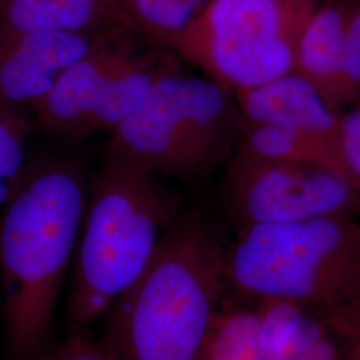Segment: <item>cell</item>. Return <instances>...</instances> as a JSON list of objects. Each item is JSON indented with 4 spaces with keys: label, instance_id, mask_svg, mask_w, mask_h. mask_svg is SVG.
Here are the masks:
<instances>
[{
    "label": "cell",
    "instance_id": "obj_1",
    "mask_svg": "<svg viewBox=\"0 0 360 360\" xmlns=\"http://www.w3.org/2000/svg\"><path fill=\"white\" fill-rule=\"evenodd\" d=\"M89 191L77 160L50 158L28 163L0 210V312L16 360L37 358L51 339Z\"/></svg>",
    "mask_w": 360,
    "mask_h": 360
},
{
    "label": "cell",
    "instance_id": "obj_2",
    "mask_svg": "<svg viewBox=\"0 0 360 360\" xmlns=\"http://www.w3.org/2000/svg\"><path fill=\"white\" fill-rule=\"evenodd\" d=\"M224 245L208 220L180 215L105 315L102 339L119 359L199 360L226 299Z\"/></svg>",
    "mask_w": 360,
    "mask_h": 360
},
{
    "label": "cell",
    "instance_id": "obj_3",
    "mask_svg": "<svg viewBox=\"0 0 360 360\" xmlns=\"http://www.w3.org/2000/svg\"><path fill=\"white\" fill-rule=\"evenodd\" d=\"M181 215L176 195L158 175L107 153L90 181L89 199L68 278V335L87 330L135 283L169 227Z\"/></svg>",
    "mask_w": 360,
    "mask_h": 360
},
{
    "label": "cell",
    "instance_id": "obj_4",
    "mask_svg": "<svg viewBox=\"0 0 360 360\" xmlns=\"http://www.w3.org/2000/svg\"><path fill=\"white\" fill-rule=\"evenodd\" d=\"M226 297L343 314L360 299V226L352 215L239 229L224 245Z\"/></svg>",
    "mask_w": 360,
    "mask_h": 360
},
{
    "label": "cell",
    "instance_id": "obj_5",
    "mask_svg": "<svg viewBox=\"0 0 360 360\" xmlns=\"http://www.w3.org/2000/svg\"><path fill=\"white\" fill-rule=\"evenodd\" d=\"M243 124L231 91L208 77L176 70L162 77L142 107L111 131L107 153L158 176L187 179L214 166Z\"/></svg>",
    "mask_w": 360,
    "mask_h": 360
},
{
    "label": "cell",
    "instance_id": "obj_6",
    "mask_svg": "<svg viewBox=\"0 0 360 360\" xmlns=\"http://www.w3.org/2000/svg\"><path fill=\"white\" fill-rule=\"evenodd\" d=\"M314 0H211L168 46L227 90L255 89L294 71Z\"/></svg>",
    "mask_w": 360,
    "mask_h": 360
},
{
    "label": "cell",
    "instance_id": "obj_7",
    "mask_svg": "<svg viewBox=\"0 0 360 360\" xmlns=\"http://www.w3.org/2000/svg\"><path fill=\"white\" fill-rule=\"evenodd\" d=\"M226 196L239 229L352 215L360 205L351 183L334 169L240 155L232 163Z\"/></svg>",
    "mask_w": 360,
    "mask_h": 360
},
{
    "label": "cell",
    "instance_id": "obj_8",
    "mask_svg": "<svg viewBox=\"0 0 360 360\" xmlns=\"http://www.w3.org/2000/svg\"><path fill=\"white\" fill-rule=\"evenodd\" d=\"M135 32L119 30L70 65L31 114L44 129L59 138L83 139L89 126L115 86L143 50Z\"/></svg>",
    "mask_w": 360,
    "mask_h": 360
},
{
    "label": "cell",
    "instance_id": "obj_9",
    "mask_svg": "<svg viewBox=\"0 0 360 360\" xmlns=\"http://www.w3.org/2000/svg\"><path fill=\"white\" fill-rule=\"evenodd\" d=\"M119 30L126 28L53 34L0 27V105L30 111L70 65Z\"/></svg>",
    "mask_w": 360,
    "mask_h": 360
},
{
    "label": "cell",
    "instance_id": "obj_10",
    "mask_svg": "<svg viewBox=\"0 0 360 360\" xmlns=\"http://www.w3.org/2000/svg\"><path fill=\"white\" fill-rule=\"evenodd\" d=\"M235 98L245 123L294 129L322 146L342 165L339 112L295 71L255 89L235 92Z\"/></svg>",
    "mask_w": 360,
    "mask_h": 360
},
{
    "label": "cell",
    "instance_id": "obj_11",
    "mask_svg": "<svg viewBox=\"0 0 360 360\" xmlns=\"http://www.w3.org/2000/svg\"><path fill=\"white\" fill-rule=\"evenodd\" d=\"M257 309L263 360H349V333L342 315L282 302Z\"/></svg>",
    "mask_w": 360,
    "mask_h": 360
},
{
    "label": "cell",
    "instance_id": "obj_12",
    "mask_svg": "<svg viewBox=\"0 0 360 360\" xmlns=\"http://www.w3.org/2000/svg\"><path fill=\"white\" fill-rule=\"evenodd\" d=\"M0 27L53 34L132 31L123 0H0Z\"/></svg>",
    "mask_w": 360,
    "mask_h": 360
},
{
    "label": "cell",
    "instance_id": "obj_13",
    "mask_svg": "<svg viewBox=\"0 0 360 360\" xmlns=\"http://www.w3.org/2000/svg\"><path fill=\"white\" fill-rule=\"evenodd\" d=\"M348 13L340 6L315 7L296 41L294 71L339 111L343 37Z\"/></svg>",
    "mask_w": 360,
    "mask_h": 360
},
{
    "label": "cell",
    "instance_id": "obj_14",
    "mask_svg": "<svg viewBox=\"0 0 360 360\" xmlns=\"http://www.w3.org/2000/svg\"><path fill=\"white\" fill-rule=\"evenodd\" d=\"M238 155L266 162L321 166L334 169L346 178L334 155L307 136L278 124L245 123Z\"/></svg>",
    "mask_w": 360,
    "mask_h": 360
},
{
    "label": "cell",
    "instance_id": "obj_15",
    "mask_svg": "<svg viewBox=\"0 0 360 360\" xmlns=\"http://www.w3.org/2000/svg\"><path fill=\"white\" fill-rule=\"evenodd\" d=\"M199 360H263L257 306L226 297Z\"/></svg>",
    "mask_w": 360,
    "mask_h": 360
},
{
    "label": "cell",
    "instance_id": "obj_16",
    "mask_svg": "<svg viewBox=\"0 0 360 360\" xmlns=\"http://www.w3.org/2000/svg\"><path fill=\"white\" fill-rule=\"evenodd\" d=\"M211 0H123L135 34L168 47Z\"/></svg>",
    "mask_w": 360,
    "mask_h": 360
},
{
    "label": "cell",
    "instance_id": "obj_17",
    "mask_svg": "<svg viewBox=\"0 0 360 360\" xmlns=\"http://www.w3.org/2000/svg\"><path fill=\"white\" fill-rule=\"evenodd\" d=\"M30 134L31 123L25 111L0 105V210L26 174Z\"/></svg>",
    "mask_w": 360,
    "mask_h": 360
},
{
    "label": "cell",
    "instance_id": "obj_18",
    "mask_svg": "<svg viewBox=\"0 0 360 360\" xmlns=\"http://www.w3.org/2000/svg\"><path fill=\"white\" fill-rule=\"evenodd\" d=\"M360 96V7L348 13L343 37L339 83V105L352 103Z\"/></svg>",
    "mask_w": 360,
    "mask_h": 360
},
{
    "label": "cell",
    "instance_id": "obj_19",
    "mask_svg": "<svg viewBox=\"0 0 360 360\" xmlns=\"http://www.w3.org/2000/svg\"><path fill=\"white\" fill-rule=\"evenodd\" d=\"M339 114V154L346 178L359 196L360 190V96Z\"/></svg>",
    "mask_w": 360,
    "mask_h": 360
},
{
    "label": "cell",
    "instance_id": "obj_20",
    "mask_svg": "<svg viewBox=\"0 0 360 360\" xmlns=\"http://www.w3.org/2000/svg\"><path fill=\"white\" fill-rule=\"evenodd\" d=\"M49 360H120L111 347L101 340H91L86 334L68 335L65 345Z\"/></svg>",
    "mask_w": 360,
    "mask_h": 360
},
{
    "label": "cell",
    "instance_id": "obj_21",
    "mask_svg": "<svg viewBox=\"0 0 360 360\" xmlns=\"http://www.w3.org/2000/svg\"><path fill=\"white\" fill-rule=\"evenodd\" d=\"M349 333V360H360V299L343 314Z\"/></svg>",
    "mask_w": 360,
    "mask_h": 360
}]
</instances>
